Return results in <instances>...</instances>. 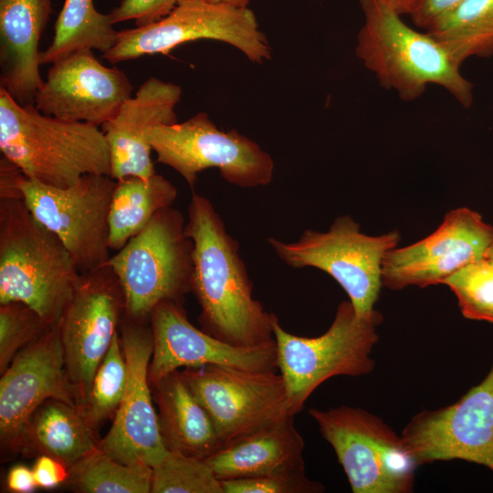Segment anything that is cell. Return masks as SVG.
Instances as JSON below:
<instances>
[{
    "instance_id": "1",
    "label": "cell",
    "mask_w": 493,
    "mask_h": 493,
    "mask_svg": "<svg viewBox=\"0 0 493 493\" xmlns=\"http://www.w3.org/2000/svg\"><path fill=\"white\" fill-rule=\"evenodd\" d=\"M185 233L193 242L191 291L201 308L203 330L236 346L274 342L275 314L253 298L238 242L227 233L212 203L194 192Z\"/></svg>"
},
{
    "instance_id": "2",
    "label": "cell",
    "mask_w": 493,
    "mask_h": 493,
    "mask_svg": "<svg viewBox=\"0 0 493 493\" xmlns=\"http://www.w3.org/2000/svg\"><path fill=\"white\" fill-rule=\"evenodd\" d=\"M363 24L355 54L379 85L404 101H414L434 84L464 108L474 101V84L446 47L428 32H420L384 0H359Z\"/></svg>"
},
{
    "instance_id": "3",
    "label": "cell",
    "mask_w": 493,
    "mask_h": 493,
    "mask_svg": "<svg viewBox=\"0 0 493 493\" xmlns=\"http://www.w3.org/2000/svg\"><path fill=\"white\" fill-rule=\"evenodd\" d=\"M0 151L28 179L56 186L86 174L111 173L110 151L99 126L45 115L0 88Z\"/></svg>"
},
{
    "instance_id": "4",
    "label": "cell",
    "mask_w": 493,
    "mask_h": 493,
    "mask_svg": "<svg viewBox=\"0 0 493 493\" xmlns=\"http://www.w3.org/2000/svg\"><path fill=\"white\" fill-rule=\"evenodd\" d=\"M79 277L64 244L22 199H0V304L24 303L57 325Z\"/></svg>"
},
{
    "instance_id": "5",
    "label": "cell",
    "mask_w": 493,
    "mask_h": 493,
    "mask_svg": "<svg viewBox=\"0 0 493 493\" xmlns=\"http://www.w3.org/2000/svg\"><path fill=\"white\" fill-rule=\"evenodd\" d=\"M382 321L378 310L360 315L350 300L342 301L330 328L309 338L288 332L275 315L277 365L284 379L291 414L300 412L310 394L330 378L361 376L373 371L372 351L379 340L376 328Z\"/></svg>"
},
{
    "instance_id": "6",
    "label": "cell",
    "mask_w": 493,
    "mask_h": 493,
    "mask_svg": "<svg viewBox=\"0 0 493 493\" xmlns=\"http://www.w3.org/2000/svg\"><path fill=\"white\" fill-rule=\"evenodd\" d=\"M192 252L184 215L169 206L112 255L108 264L121 286L126 317L144 320L161 302H180L191 291Z\"/></svg>"
},
{
    "instance_id": "7",
    "label": "cell",
    "mask_w": 493,
    "mask_h": 493,
    "mask_svg": "<svg viewBox=\"0 0 493 493\" xmlns=\"http://www.w3.org/2000/svg\"><path fill=\"white\" fill-rule=\"evenodd\" d=\"M400 240L398 231L368 236L350 215H341L326 232L305 230L291 243L275 237L267 241L288 267H311L329 274L347 293L357 313L367 315L375 310L384 257Z\"/></svg>"
},
{
    "instance_id": "8",
    "label": "cell",
    "mask_w": 493,
    "mask_h": 493,
    "mask_svg": "<svg viewBox=\"0 0 493 493\" xmlns=\"http://www.w3.org/2000/svg\"><path fill=\"white\" fill-rule=\"evenodd\" d=\"M309 414L333 448L353 493H410L418 467L397 435L362 408L340 406Z\"/></svg>"
},
{
    "instance_id": "9",
    "label": "cell",
    "mask_w": 493,
    "mask_h": 493,
    "mask_svg": "<svg viewBox=\"0 0 493 493\" xmlns=\"http://www.w3.org/2000/svg\"><path fill=\"white\" fill-rule=\"evenodd\" d=\"M201 39L218 40L239 49L251 62L271 58V47L248 7L208 0H180L165 16L119 31L116 44L103 54L111 64L147 55H168L178 46Z\"/></svg>"
},
{
    "instance_id": "10",
    "label": "cell",
    "mask_w": 493,
    "mask_h": 493,
    "mask_svg": "<svg viewBox=\"0 0 493 493\" xmlns=\"http://www.w3.org/2000/svg\"><path fill=\"white\" fill-rule=\"evenodd\" d=\"M149 142L157 162L176 171L193 190L199 173L217 168L223 179L241 188L271 183L272 157L236 130L221 131L205 112L183 122L153 127Z\"/></svg>"
},
{
    "instance_id": "11",
    "label": "cell",
    "mask_w": 493,
    "mask_h": 493,
    "mask_svg": "<svg viewBox=\"0 0 493 493\" xmlns=\"http://www.w3.org/2000/svg\"><path fill=\"white\" fill-rule=\"evenodd\" d=\"M116 180L86 174L74 184L56 187L18 179L22 200L32 215L64 244L79 273L108 263L109 214Z\"/></svg>"
},
{
    "instance_id": "12",
    "label": "cell",
    "mask_w": 493,
    "mask_h": 493,
    "mask_svg": "<svg viewBox=\"0 0 493 493\" xmlns=\"http://www.w3.org/2000/svg\"><path fill=\"white\" fill-rule=\"evenodd\" d=\"M122 313H125L124 294L108 263L80 273L58 323L67 375L79 409L118 332Z\"/></svg>"
},
{
    "instance_id": "13",
    "label": "cell",
    "mask_w": 493,
    "mask_h": 493,
    "mask_svg": "<svg viewBox=\"0 0 493 493\" xmlns=\"http://www.w3.org/2000/svg\"><path fill=\"white\" fill-rule=\"evenodd\" d=\"M181 374L222 444L290 414L284 379L275 371L205 365L185 368Z\"/></svg>"
},
{
    "instance_id": "14",
    "label": "cell",
    "mask_w": 493,
    "mask_h": 493,
    "mask_svg": "<svg viewBox=\"0 0 493 493\" xmlns=\"http://www.w3.org/2000/svg\"><path fill=\"white\" fill-rule=\"evenodd\" d=\"M401 438L417 466L459 459L493 472V364L458 401L413 416Z\"/></svg>"
},
{
    "instance_id": "15",
    "label": "cell",
    "mask_w": 493,
    "mask_h": 493,
    "mask_svg": "<svg viewBox=\"0 0 493 493\" xmlns=\"http://www.w3.org/2000/svg\"><path fill=\"white\" fill-rule=\"evenodd\" d=\"M121 341L128 368L122 400L108 434L98 444L112 458L129 465H159L169 453L152 405L149 365L152 354V327L126 317Z\"/></svg>"
},
{
    "instance_id": "16",
    "label": "cell",
    "mask_w": 493,
    "mask_h": 493,
    "mask_svg": "<svg viewBox=\"0 0 493 493\" xmlns=\"http://www.w3.org/2000/svg\"><path fill=\"white\" fill-rule=\"evenodd\" d=\"M493 243V226L476 211L460 207L446 213L439 227L412 245L384 257L383 286L399 290L443 284L465 266L483 258Z\"/></svg>"
},
{
    "instance_id": "17",
    "label": "cell",
    "mask_w": 493,
    "mask_h": 493,
    "mask_svg": "<svg viewBox=\"0 0 493 493\" xmlns=\"http://www.w3.org/2000/svg\"><path fill=\"white\" fill-rule=\"evenodd\" d=\"M49 399L77 405L67 375L58 324L22 349L2 373L0 438L4 448L18 451L26 423Z\"/></svg>"
},
{
    "instance_id": "18",
    "label": "cell",
    "mask_w": 493,
    "mask_h": 493,
    "mask_svg": "<svg viewBox=\"0 0 493 493\" xmlns=\"http://www.w3.org/2000/svg\"><path fill=\"white\" fill-rule=\"evenodd\" d=\"M128 76L106 67L91 49H80L52 63L35 97V106L57 119L101 126L131 97Z\"/></svg>"
},
{
    "instance_id": "19",
    "label": "cell",
    "mask_w": 493,
    "mask_h": 493,
    "mask_svg": "<svg viewBox=\"0 0 493 493\" xmlns=\"http://www.w3.org/2000/svg\"><path fill=\"white\" fill-rule=\"evenodd\" d=\"M149 320L153 341L149 380L153 386L182 367L223 365L248 371L278 368L275 341L255 347L225 342L192 325L180 302H161Z\"/></svg>"
},
{
    "instance_id": "20",
    "label": "cell",
    "mask_w": 493,
    "mask_h": 493,
    "mask_svg": "<svg viewBox=\"0 0 493 493\" xmlns=\"http://www.w3.org/2000/svg\"><path fill=\"white\" fill-rule=\"evenodd\" d=\"M182 97L180 86L149 78L126 100L117 113L100 127L108 141L110 176L149 178L155 174L149 142L151 130L177 122L175 107Z\"/></svg>"
},
{
    "instance_id": "21",
    "label": "cell",
    "mask_w": 493,
    "mask_h": 493,
    "mask_svg": "<svg viewBox=\"0 0 493 493\" xmlns=\"http://www.w3.org/2000/svg\"><path fill=\"white\" fill-rule=\"evenodd\" d=\"M51 13L52 0H0V86L22 106L44 81L38 48Z\"/></svg>"
},
{
    "instance_id": "22",
    "label": "cell",
    "mask_w": 493,
    "mask_h": 493,
    "mask_svg": "<svg viewBox=\"0 0 493 493\" xmlns=\"http://www.w3.org/2000/svg\"><path fill=\"white\" fill-rule=\"evenodd\" d=\"M286 414L230 442L205 461L220 480L305 470L303 437Z\"/></svg>"
},
{
    "instance_id": "23",
    "label": "cell",
    "mask_w": 493,
    "mask_h": 493,
    "mask_svg": "<svg viewBox=\"0 0 493 493\" xmlns=\"http://www.w3.org/2000/svg\"><path fill=\"white\" fill-rule=\"evenodd\" d=\"M153 387L160 431L168 451L206 460L223 444L181 372L168 374Z\"/></svg>"
},
{
    "instance_id": "24",
    "label": "cell",
    "mask_w": 493,
    "mask_h": 493,
    "mask_svg": "<svg viewBox=\"0 0 493 493\" xmlns=\"http://www.w3.org/2000/svg\"><path fill=\"white\" fill-rule=\"evenodd\" d=\"M98 444L92 426L77 405L49 399L26 423L18 451L49 456L70 467L94 452Z\"/></svg>"
},
{
    "instance_id": "25",
    "label": "cell",
    "mask_w": 493,
    "mask_h": 493,
    "mask_svg": "<svg viewBox=\"0 0 493 493\" xmlns=\"http://www.w3.org/2000/svg\"><path fill=\"white\" fill-rule=\"evenodd\" d=\"M176 197L175 186L158 173L116 181L109 214L110 250L122 248L159 211L172 206Z\"/></svg>"
},
{
    "instance_id": "26",
    "label": "cell",
    "mask_w": 493,
    "mask_h": 493,
    "mask_svg": "<svg viewBox=\"0 0 493 493\" xmlns=\"http://www.w3.org/2000/svg\"><path fill=\"white\" fill-rule=\"evenodd\" d=\"M110 14L99 12L93 0H65L58 14L51 44L40 52V64H52L80 49L103 54L118 40Z\"/></svg>"
},
{
    "instance_id": "27",
    "label": "cell",
    "mask_w": 493,
    "mask_h": 493,
    "mask_svg": "<svg viewBox=\"0 0 493 493\" xmlns=\"http://www.w3.org/2000/svg\"><path fill=\"white\" fill-rule=\"evenodd\" d=\"M460 65L470 58L493 56V0H463L426 30Z\"/></svg>"
},
{
    "instance_id": "28",
    "label": "cell",
    "mask_w": 493,
    "mask_h": 493,
    "mask_svg": "<svg viewBox=\"0 0 493 493\" xmlns=\"http://www.w3.org/2000/svg\"><path fill=\"white\" fill-rule=\"evenodd\" d=\"M152 468L121 463L98 448L69 467L67 482L84 493H149Z\"/></svg>"
},
{
    "instance_id": "29",
    "label": "cell",
    "mask_w": 493,
    "mask_h": 493,
    "mask_svg": "<svg viewBox=\"0 0 493 493\" xmlns=\"http://www.w3.org/2000/svg\"><path fill=\"white\" fill-rule=\"evenodd\" d=\"M127 381V362L121 336L117 332L96 371L87 400L80 409L93 429L115 414L124 395Z\"/></svg>"
},
{
    "instance_id": "30",
    "label": "cell",
    "mask_w": 493,
    "mask_h": 493,
    "mask_svg": "<svg viewBox=\"0 0 493 493\" xmlns=\"http://www.w3.org/2000/svg\"><path fill=\"white\" fill-rule=\"evenodd\" d=\"M151 493H224L205 460L169 451L152 467Z\"/></svg>"
},
{
    "instance_id": "31",
    "label": "cell",
    "mask_w": 493,
    "mask_h": 493,
    "mask_svg": "<svg viewBox=\"0 0 493 493\" xmlns=\"http://www.w3.org/2000/svg\"><path fill=\"white\" fill-rule=\"evenodd\" d=\"M455 294L462 315L493 323V260L472 262L444 280Z\"/></svg>"
},
{
    "instance_id": "32",
    "label": "cell",
    "mask_w": 493,
    "mask_h": 493,
    "mask_svg": "<svg viewBox=\"0 0 493 493\" xmlns=\"http://www.w3.org/2000/svg\"><path fill=\"white\" fill-rule=\"evenodd\" d=\"M49 327L36 310L24 303L0 304L1 374L22 349Z\"/></svg>"
},
{
    "instance_id": "33",
    "label": "cell",
    "mask_w": 493,
    "mask_h": 493,
    "mask_svg": "<svg viewBox=\"0 0 493 493\" xmlns=\"http://www.w3.org/2000/svg\"><path fill=\"white\" fill-rule=\"evenodd\" d=\"M224 493H320L323 485L305 470L221 481Z\"/></svg>"
},
{
    "instance_id": "34",
    "label": "cell",
    "mask_w": 493,
    "mask_h": 493,
    "mask_svg": "<svg viewBox=\"0 0 493 493\" xmlns=\"http://www.w3.org/2000/svg\"><path fill=\"white\" fill-rule=\"evenodd\" d=\"M180 0H121L110 11L114 24L132 20L136 26H142L168 15Z\"/></svg>"
},
{
    "instance_id": "35",
    "label": "cell",
    "mask_w": 493,
    "mask_h": 493,
    "mask_svg": "<svg viewBox=\"0 0 493 493\" xmlns=\"http://www.w3.org/2000/svg\"><path fill=\"white\" fill-rule=\"evenodd\" d=\"M32 469L37 487L45 489H52L67 482L69 476L68 466L46 455L38 456Z\"/></svg>"
},
{
    "instance_id": "36",
    "label": "cell",
    "mask_w": 493,
    "mask_h": 493,
    "mask_svg": "<svg viewBox=\"0 0 493 493\" xmlns=\"http://www.w3.org/2000/svg\"><path fill=\"white\" fill-rule=\"evenodd\" d=\"M463 0H421L409 16L414 26L426 30L439 16L453 9Z\"/></svg>"
},
{
    "instance_id": "37",
    "label": "cell",
    "mask_w": 493,
    "mask_h": 493,
    "mask_svg": "<svg viewBox=\"0 0 493 493\" xmlns=\"http://www.w3.org/2000/svg\"><path fill=\"white\" fill-rule=\"evenodd\" d=\"M22 172L6 157L0 159V199H22L18 179Z\"/></svg>"
},
{
    "instance_id": "38",
    "label": "cell",
    "mask_w": 493,
    "mask_h": 493,
    "mask_svg": "<svg viewBox=\"0 0 493 493\" xmlns=\"http://www.w3.org/2000/svg\"><path fill=\"white\" fill-rule=\"evenodd\" d=\"M6 486L12 492L28 493L37 488V482L33 469L23 465L13 467L6 477Z\"/></svg>"
},
{
    "instance_id": "39",
    "label": "cell",
    "mask_w": 493,
    "mask_h": 493,
    "mask_svg": "<svg viewBox=\"0 0 493 493\" xmlns=\"http://www.w3.org/2000/svg\"><path fill=\"white\" fill-rule=\"evenodd\" d=\"M391 7L402 16H410L418 6L421 0H384Z\"/></svg>"
},
{
    "instance_id": "40",
    "label": "cell",
    "mask_w": 493,
    "mask_h": 493,
    "mask_svg": "<svg viewBox=\"0 0 493 493\" xmlns=\"http://www.w3.org/2000/svg\"><path fill=\"white\" fill-rule=\"evenodd\" d=\"M208 1H211L214 3L226 4V5H230L236 7H242V8L247 7L250 2V0H208Z\"/></svg>"
},
{
    "instance_id": "41",
    "label": "cell",
    "mask_w": 493,
    "mask_h": 493,
    "mask_svg": "<svg viewBox=\"0 0 493 493\" xmlns=\"http://www.w3.org/2000/svg\"><path fill=\"white\" fill-rule=\"evenodd\" d=\"M483 257L493 260V243L487 247Z\"/></svg>"
}]
</instances>
